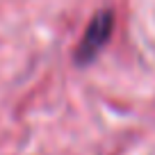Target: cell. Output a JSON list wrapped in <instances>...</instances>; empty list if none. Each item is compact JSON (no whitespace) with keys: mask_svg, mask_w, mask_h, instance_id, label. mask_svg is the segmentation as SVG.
<instances>
[{"mask_svg":"<svg viewBox=\"0 0 155 155\" xmlns=\"http://www.w3.org/2000/svg\"><path fill=\"white\" fill-rule=\"evenodd\" d=\"M112 28H114V16L112 12H98L91 21H89L87 30H84L82 39L75 48V62L78 64H89L110 41Z\"/></svg>","mask_w":155,"mask_h":155,"instance_id":"6da1fadb","label":"cell"}]
</instances>
